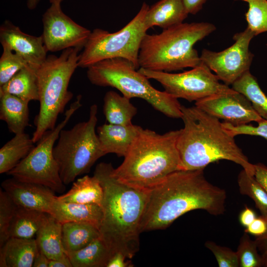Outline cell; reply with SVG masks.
Returning a JSON list of instances; mask_svg holds the SVG:
<instances>
[{
    "label": "cell",
    "mask_w": 267,
    "mask_h": 267,
    "mask_svg": "<svg viewBox=\"0 0 267 267\" xmlns=\"http://www.w3.org/2000/svg\"><path fill=\"white\" fill-rule=\"evenodd\" d=\"M203 169L179 170L149 191L141 232L164 229L190 211L218 216L225 211L226 193L205 178Z\"/></svg>",
    "instance_id": "1"
},
{
    "label": "cell",
    "mask_w": 267,
    "mask_h": 267,
    "mask_svg": "<svg viewBox=\"0 0 267 267\" xmlns=\"http://www.w3.org/2000/svg\"><path fill=\"white\" fill-rule=\"evenodd\" d=\"M114 169L111 163L102 162L94 172L104 193L99 237L112 255L120 252L132 259L139 249L141 222L149 191L120 182L114 175Z\"/></svg>",
    "instance_id": "2"
},
{
    "label": "cell",
    "mask_w": 267,
    "mask_h": 267,
    "mask_svg": "<svg viewBox=\"0 0 267 267\" xmlns=\"http://www.w3.org/2000/svg\"><path fill=\"white\" fill-rule=\"evenodd\" d=\"M181 109L184 127L180 129L177 146L183 170H204L210 163L226 160L254 176V164L250 163L220 119L195 106L181 105Z\"/></svg>",
    "instance_id": "3"
},
{
    "label": "cell",
    "mask_w": 267,
    "mask_h": 267,
    "mask_svg": "<svg viewBox=\"0 0 267 267\" xmlns=\"http://www.w3.org/2000/svg\"><path fill=\"white\" fill-rule=\"evenodd\" d=\"M180 130L159 134L142 128L122 163L113 173L120 182L149 191L172 173L182 169L177 146Z\"/></svg>",
    "instance_id": "4"
},
{
    "label": "cell",
    "mask_w": 267,
    "mask_h": 267,
    "mask_svg": "<svg viewBox=\"0 0 267 267\" xmlns=\"http://www.w3.org/2000/svg\"><path fill=\"white\" fill-rule=\"evenodd\" d=\"M216 29L208 22H183L159 34H146L140 44L139 66L167 72L194 68L202 63L194 44Z\"/></svg>",
    "instance_id": "5"
},
{
    "label": "cell",
    "mask_w": 267,
    "mask_h": 267,
    "mask_svg": "<svg viewBox=\"0 0 267 267\" xmlns=\"http://www.w3.org/2000/svg\"><path fill=\"white\" fill-rule=\"evenodd\" d=\"M80 47L69 48L61 54L48 55L37 70L40 110L34 120L36 130L32 139L37 143L47 131L56 127L60 114L71 100L68 90L71 77L79 67Z\"/></svg>",
    "instance_id": "6"
},
{
    "label": "cell",
    "mask_w": 267,
    "mask_h": 267,
    "mask_svg": "<svg viewBox=\"0 0 267 267\" xmlns=\"http://www.w3.org/2000/svg\"><path fill=\"white\" fill-rule=\"evenodd\" d=\"M87 69V77L92 84L114 88L130 99H144L168 117L181 118V105L178 99L155 89L129 61L121 58L105 59Z\"/></svg>",
    "instance_id": "7"
},
{
    "label": "cell",
    "mask_w": 267,
    "mask_h": 267,
    "mask_svg": "<svg viewBox=\"0 0 267 267\" xmlns=\"http://www.w3.org/2000/svg\"><path fill=\"white\" fill-rule=\"evenodd\" d=\"M97 111V105H91L87 121L69 130L63 129L59 134L53 152L65 185L89 173L95 162L105 155L95 132Z\"/></svg>",
    "instance_id": "8"
},
{
    "label": "cell",
    "mask_w": 267,
    "mask_h": 267,
    "mask_svg": "<svg viewBox=\"0 0 267 267\" xmlns=\"http://www.w3.org/2000/svg\"><path fill=\"white\" fill-rule=\"evenodd\" d=\"M149 8L143 2L136 15L117 32L94 29L80 54L78 66L88 68L105 59L121 58L132 63L138 69L140 44L148 30L144 20Z\"/></svg>",
    "instance_id": "9"
},
{
    "label": "cell",
    "mask_w": 267,
    "mask_h": 267,
    "mask_svg": "<svg viewBox=\"0 0 267 267\" xmlns=\"http://www.w3.org/2000/svg\"><path fill=\"white\" fill-rule=\"evenodd\" d=\"M79 95L64 113V119L52 130L46 131L30 153L7 174L19 181L46 186L54 192L61 193L65 184L60 177L58 164L53 155V148L61 131L82 105Z\"/></svg>",
    "instance_id": "10"
},
{
    "label": "cell",
    "mask_w": 267,
    "mask_h": 267,
    "mask_svg": "<svg viewBox=\"0 0 267 267\" xmlns=\"http://www.w3.org/2000/svg\"><path fill=\"white\" fill-rule=\"evenodd\" d=\"M138 70L149 79L160 83L168 93L177 99L183 98L189 102L235 91L228 86L221 83L217 76L203 62L189 71L179 73L142 68Z\"/></svg>",
    "instance_id": "11"
},
{
    "label": "cell",
    "mask_w": 267,
    "mask_h": 267,
    "mask_svg": "<svg viewBox=\"0 0 267 267\" xmlns=\"http://www.w3.org/2000/svg\"><path fill=\"white\" fill-rule=\"evenodd\" d=\"M255 36L248 27L233 37L234 43L220 52L204 49L200 59L218 79L226 85H232L249 70L254 55L249 50L251 41Z\"/></svg>",
    "instance_id": "12"
},
{
    "label": "cell",
    "mask_w": 267,
    "mask_h": 267,
    "mask_svg": "<svg viewBox=\"0 0 267 267\" xmlns=\"http://www.w3.org/2000/svg\"><path fill=\"white\" fill-rule=\"evenodd\" d=\"M51 5L43 15V37L47 51L84 48L91 31L79 25L62 11V0H49Z\"/></svg>",
    "instance_id": "13"
},
{
    "label": "cell",
    "mask_w": 267,
    "mask_h": 267,
    "mask_svg": "<svg viewBox=\"0 0 267 267\" xmlns=\"http://www.w3.org/2000/svg\"><path fill=\"white\" fill-rule=\"evenodd\" d=\"M195 105L207 114L234 126L263 119L250 102L236 91L208 96L196 101Z\"/></svg>",
    "instance_id": "14"
},
{
    "label": "cell",
    "mask_w": 267,
    "mask_h": 267,
    "mask_svg": "<svg viewBox=\"0 0 267 267\" xmlns=\"http://www.w3.org/2000/svg\"><path fill=\"white\" fill-rule=\"evenodd\" d=\"M0 42L2 47L14 51L37 70L47 56L42 35L36 37L27 34L8 21L0 26Z\"/></svg>",
    "instance_id": "15"
},
{
    "label": "cell",
    "mask_w": 267,
    "mask_h": 267,
    "mask_svg": "<svg viewBox=\"0 0 267 267\" xmlns=\"http://www.w3.org/2000/svg\"><path fill=\"white\" fill-rule=\"evenodd\" d=\"M1 185L17 207L50 214L52 204L56 196L50 188L19 181L12 177L3 180Z\"/></svg>",
    "instance_id": "16"
},
{
    "label": "cell",
    "mask_w": 267,
    "mask_h": 267,
    "mask_svg": "<svg viewBox=\"0 0 267 267\" xmlns=\"http://www.w3.org/2000/svg\"><path fill=\"white\" fill-rule=\"evenodd\" d=\"M133 125L104 124L97 128L99 142L105 154L114 153L125 157L141 129Z\"/></svg>",
    "instance_id": "17"
},
{
    "label": "cell",
    "mask_w": 267,
    "mask_h": 267,
    "mask_svg": "<svg viewBox=\"0 0 267 267\" xmlns=\"http://www.w3.org/2000/svg\"><path fill=\"white\" fill-rule=\"evenodd\" d=\"M56 197L50 215L62 224L71 222H87L99 229L103 219L101 206L95 204L62 202Z\"/></svg>",
    "instance_id": "18"
},
{
    "label": "cell",
    "mask_w": 267,
    "mask_h": 267,
    "mask_svg": "<svg viewBox=\"0 0 267 267\" xmlns=\"http://www.w3.org/2000/svg\"><path fill=\"white\" fill-rule=\"evenodd\" d=\"M188 14L183 0H160L148 8L144 22L148 29H164L183 23Z\"/></svg>",
    "instance_id": "19"
},
{
    "label": "cell",
    "mask_w": 267,
    "mask_h": 267,
    "mask_svg": "<svg viewBox=\"0 0 267 267\" xmlns=\"http://www.w3.org/2000/svg\"><path fill=\"white\" fill-rule=\"evenodd\" d=\"M39 250L35 238L10 237L0 248V267H32Z\"/></svg>",
    "instance_id": "20"
},
{
    "label": "cell",
    "mask_w": 267,
    "mask_h": 267,
    "mask_svg": "<svg viewBox=\"0 0 267 267\" xmlns=\"http://www.w3.org/2000/svg\"><path fill=\"white\" fill-rule=\"evenodd\" d=\"M0 119L4 121L11 133H24L29 126V102L8 93L0 94Z\"/></svg>",
    "instance_id": "21"
},
{
    "label": "cell",
    "mask_w": 267,
    "mask_h": 267,
    "mask_svg": "<svg viewBox=\"0 0 267 267\" xmlns=\"http://www.w3.org/2000/svg\"><path fill=\"white\" fill-rule=\"evenodd\" d=\"M8 93L27 102L39 99L37 69L27 65L0 86V94Z\"/></svg>",
    "instance_id": "22"
},
{
    "label": "cell",
    "mask_w": 267,
    "mask_h": 267,
    "mask_svg": "<svg viewBox=\"0 0 267 267\" xmlns=\"http://www.w3.org/2000/svg\"><path fill=\"white\" fill-rule=\"evenodd\" d=\"M103 195V189L98 179L94 176L86 175L74 181L67 192L56 198L62 202L95 204L101 206Z\"/></svg>",
    "instance_id": "23"
},
{
    "label": "cell",
    "mask_w": 267,
    "mask_h": 267,
    "mask_svg": "<svg viewBox=\"0 0 267 267\" xmlns=\"http://www.w3.org/2000/svg\"><path fill=\"white\" fill-rule=\"evenodd\" d=\"M62 226L60 222L48 214L36 234L39 249L49 260L58 259L66 254L62 244Z\"/></svg>",
    "instance_id": "24"
},
{
    "label": "cell",
    "mask_w": 267,
    "mask_h": 267,
    "mask_svg": "<svg viewBox=\"0 0 267 267\" xmlns=\"http://www.w3.org/2000/svg\"><path fill=\"white\" fill-rule=\"evenodd\" d=\"M29 135L15 134L0 149V174L7 173L25 158L35 145Z\"/></svg>",
    "instance_id": "25"
},
{
    "label": "cell",
    "mask_w": 267,
    "mask_h": 267,
    "mask_svg": "<svg viewBox=\"0 0 267 267\" xmlns=\"http://www.w3.org/2000/svg\"><path fill=\"white\" fill-rule=\"evenodd\" d=\"M130 98L113 90L107 91L104 97L103 112L109 124L127 126L137 113V108Z\"/></svg>",
    "instance_id": "26"
},
{
    "label": "cell",
    "mask_w": 267,
    "mask_h": 267,
    "mask_svg": "<svg viewBox=\"0 0 267 267\" xmlns=\"http://www.w3.org/2000/svg\"><path fill=\"white\" fill-rule=\"evenodd\" d=\"M66 253L73 267H106L112 255L100 237L79 250Z\"/></svg>",
    "instance_id": "27"
},
{
    "label": "cell",
    "mask_w": 267,
    "mask_h": 267,
    "mask_svg": "<svg viewBox=\"0 0 267 267\" xmlns=\"http://www.w3.org/2000/svg\"><path fill=\"white\" fill-rule=\"evenodd\" d=\"M98 228L83 222H67L62 223V239L65 252L79 250L99 237Z\"/></svg>",
    "instance_id": "28"
},
{
    "label": "cell",
    "mask_w": 267,
    "mask_h": 267,
    "mask_svg": "<svg viewBox=\"0 0 267 267\" xmlns=\"http://www.w3.org/2000/svg\"><path fill=\"white\" fill-rule=\"evenodd\" d=\"M48 214L17 206L9 229L10 237L34 238Z\"/></svg>",
    "instance_id": "29"
},
{
    "label": "cell",
    "mask_w": 267,
    "mask_h": 267,
    "mask_svg": "<svg viewBox=\"0 0 267 267\" xmlns=\"http://www.w3.org/2000/svg\"><path fill=\"white\" fill-rule=\"evenodd\" d=\"M232 89L243 94L257 113L263 119L267 120V96L249 70L232 84Z\"/></svg>",
    "instance_id": "30"
},
{
    "label": "cell",
    "mask_w": 267,
    "mask_h": 267,
    "mask_svg": "<svg viewBox=\"0 0 267 267\" xmlns=\"http://www.w3.org/2000/svg\"><path fill=\"white\" fill-rule=\"evenodd\" d=\"M237 183L240 193L251 198L261 216L267 220V192L254 176L243 169L238 176Z\"/></svg>",
    "instance_id": "31"
},
{
    "label": "cell",
    "mask_w": 267,
    "mask_h": 267,
    "mask_svg": "<svg viewBox=\"0 0 267 267\" xmlns=\"http://www.w3.org/2000/svg\"><path fill=\"white\" fill-rule=\"evenodd\" d=\"M246 2L248 9L245 16L248 28L257 36L267 32V0H235Z\"/></svg>",
    "instance_id": "32"
},
{
    "label": "cell",
    "mask_w": 267,
    "mask_h": 267,
    "mask_svg": "<svg viewBox=\"0 0 267 267\" xmlns=\"http://www.w3.org/2000/svg\"><path fill=\"white\" fill-rule=\"evenodd\" d=\"M240 267H261L263 260L257 243L252 240L248 233L244 232L240 238L236 251Z\"/></svg>",
    "instance_id": "33"
},
{
    "label": "cell",
    "mask_w": 267,
    "mask_h": 267,
    "mask_svg": "<svg viewBox=\"0 0 267 267\" xmlns=\"http://www.w3.org/2000/svg\"><path fill=\"white\" fill-rule=\"evenodd\" d=\"M27 65H29L20 55L7 47H2L0 58V86Z\"/></svg>",
    "instance_id": "34"
},
{
    "label": "cell",
    "mask_w": 267,
    "mask_h": 267,
    "mask_svg": "<svg viewBox=\"0 0 267 267\" xmlns=\"http://www.w3.org/2000/svg\"><path fill=\"white\" fill-rule=\"evenodd\" d=\"M17 206L3 190H0V247L9 239V229Z\"/></svg>",
    "instance_id": "35"
},
{
    "label": "cell",
    "mask_w": 267,
    "mask_h": 267,
    "mask_svg": "<svg viewBox=\"0 0 267 267\" xmlns=\"http://www.w3.org/2000/svg\"><path fill=\"white\" fill-rule=\"evenodd\" d=\"M205 247L214 255L220 267H238L239 263L236 252L224 246H220L213 241H207Z\"/></svg>",
    "instance_id": "36"
},
{
    "label": "cell",
    "mask_w": 267,
    "mask_h": 267,
    "mask_svg": "<svg viewBox=\"0 0 267 267\" xmlns=\"http://www.w3.org/2000/svg\"><path fill=\"white\" fill-rule=\"evenodd\" d=\"M257 126L252 125L234 126L230 123H222L224 129L232 136L240 134L260 136L267 140V120L263 119L259 121Z\"/></svg>",
    "instance_id": "37"
},
{
    "label": "cell",
    "mask_w": 267,
    "mask_h": 267,
    "mask_svg": "<svg viewBox=\"0 0 267 267\" xmlns=\"http://www.w3.org/2000/svg\"><path fill=\"white\" fill-rule=\"evenodd\" d=\"M267 231V220L262 216L257 217L244 230V232L256 237L262 236Z\"/></svg>",
    "instance_id": "38"
},
{
    "label": "cell",
    "mask_w": 267,
    "mask_h": 267,
    "mask_svg": "<svg viewBox=\"0 0 267 267\" xmlns=\"http://www.w3.org/2000/svg\"><path fill=\"white\" fill-rule=\"evenodd\" d=\"M254 177L267 192V167L262 163L254 164Z\"/></svg>",
    "instance_id": "39"
},
{
    "label": "cell",
    "mask_w": 267,
    "mask_h": 267,
    "mask_svg": "<svg viewBox=\"0 0 267 267\" xmlns=\"http://www.w3.org/2000/svg\"><path fill=\"white\" fill-rule=\"evenodd\" d=\"M126 256L120 252L114 253L109 259L106 267H133L130 262L126 261Z\"/></svg>",
    "instance_id": "40"
},
{
    "label": "cell",
    "mask_w": 267,
    "mask_h": 267,
    "mask_svg": "<svg viewBox=\"0 0 267 267\" xmlns=\"http://www.w3.org/2000/svg\"><path fill=\"white\" fill-rule=\"evenodd\" d=\"M255 212L251 208L245 206L240 212L239 221L240 224L245 228L249 226L257 218Z\"/></svg>",
    "instance_id": "41"
},
{
    "label": "cell",
    "mask_w": 267,
    "mask_h": 267,
    "mask_svg": "<svg viewBox=\"0 0 267 267\" xmlns=\"http://www.w3.org/2000/svg\"><path fill=\"white\" fill-rule=\"evenodd\" d=\"M255 241L263 260V267H267V231L263 235L256 237Z\"/></svg>",
    "instance_id": "42"
},
{
    "label": "cell",
    "mask_w": 267,
    "mask_h": 267,
    "mask_svg": "<svg viewBox=\"0 0 267 267\" xmlns=\"http://www.w3.org/2000/svg\"><path fill=\"white\" fill-rule=\"evenodd\" d=\"M207 0H183L188 14H195L202 8Z\"/></svg>",
    "instance_id": "43"
},
{
    "label": "cell",
    "mask_w": 267,
    "mask_h": 267,
    "mask_svg": "<svg viewBox=\"0 0 267 267\" xmlns=\"http://www.w3.org/2000/svg\"><path fill=\"white\" fill-rule=\"evenodd\" d=\"M48 267H73L66 253L63 257L55 260H49Z\"/></svg>",
    "instance_id": "44"
},
{
    "label": "cell",
    "mask_w": 267,
    "mask_h": 267,
    "mask_svg": "<svg viewBox=\"0 0 267 267\" xmlns=\"http://www.w3.org/2000/svg\"><path fill=\"white\" fill-rule=\"evenodd\" d=\"M49 259L39 249L33 263V267H48Z\"/></svg>",
    "instance_id": "45"
},
{
    "label": "cell",
    "mask_w": 267,
    "mask_h": 267,
    "mask_svg": "<svg viewBox=\"0 0 267 267\" xmlns=\"http://www.w3.org/2000/svg\"><path fill=\"white\" fill-rule=\"evenodd\" d=\"M40 0H27V6L30 9H34L37 6Z\"/></svg>",
    "instance_id": "46"
}]
</instances>
